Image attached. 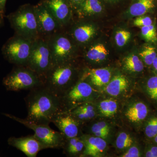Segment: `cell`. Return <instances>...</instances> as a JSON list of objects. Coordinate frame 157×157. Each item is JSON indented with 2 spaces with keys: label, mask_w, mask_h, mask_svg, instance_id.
<instances>
[{
  "label": "cell",
  "mask_w": 157,
  "mask_h": 157,
  "mask_svg": "<svg viewBox=\"0 0 157 157\" xmlns=\"http://www.w3.org/2000/svg\"><path fill=\"white\" fill-rule=\"evenodd\" d=\"M3 85L11 91H20L33 89L43 85L42 79L25 66H16L3 78Z\"/></svg>",
  "instance_id": "5b68a950"
},
{
  "label": "cell",
  "mask_w": 157,
  "mask_h": 157,
  "mask_svg": "<svg viewBox=\"0 0 157 157\" xmlns=\"http://www.w3.org/2000/svg\"><path fill=\"white\" fill-rule=\"evenodd\" d=\"M83 1V0H68L71 6H76L77 8Z\"/></svg>",
  "instance_id": "d590c367"
},
{
  "label": "cell",
  "mask_w": 157,
  "mask_h": 157,
  "mask_svg": "<svg viewBox=\"0 0 157 157\" xmlns=\"http://www.w3.org/2000/svg\"><path fill=\"white\" fill-rule=\"evenodd\" d=\"M93 93V88L87 82L83 79L77 82L59 97L63 111L69 112L88 102Z\"/></svg>",
  "instance_id": "ba28073f"
},
{
  "label": "cell",
  "mask_w": 157,
  "mask_h": 157,
  "mask_svg": "<svg viewBox=\"0 0 157 157\" xmlns=\"http://www.w3.org/2000/svg\"><path fill=\"white\" fill-rule=\"evenodd\" d=\"M152 66L153 67L155 70L157 72V56L156 58L155 59Z\"/></svg>",
  "instance_id": "f35d334b"
},
{
  "label": "cell",
  "mask_w": 157,
  "mask_h": 157,
  "mask_svg": "<svg viewBox=\"0 0 157 157\" xmlns=\"http://www.w3.org/2000/svg\"><path fill=\"white\" fill-rule=\"evenodd\" d=\"M52 65V57L47 39L42 37L35 39L25 67L36 73L43 83L45 75Z\"/></svg>",
  "instance_id": "8992f818"
},
{
  "label": "cell",
  "mask_w": 157,
  "mask_h": 157,
  "mask_svg": "<svg viewBox=\"0 0 157 157\" xmlns=\"http://www.w3.org/2000/svg\"><path fill=\"white\" fill-rule=\"evenodd\" d=\"M61 27L66 25L71 16V4L68 0H45L43 2Z\"/></svg>",
  "instance_id": "4fadbf2b"
},
{
  "label": "cell",
  "mask_w": 157,
  "mask_h": 157,
  "mask_svg": "<svg viewBox=\"0 0 157 157\" xmlns=\"http://www.w3.org/2000/svg\"><path fill=\"white\" fill-rule=\"evenodd\" d=\"M85 144L83 156L99 157L104 152L107 143L103 138L96 136L83 135L80 136Z\"/></svg>",
  "instance_id": "5bb4252c"
},
{
  "label": "cell",
  "mask_w": 157,
  "mask_h": 157,
  "mask_svg": "<svg viewBox=\"0 0 157 157\" xmlns=\"http://www.w3.org/2000/svg\"><path fill=\"white\" fill-rule=\"evenodd\" d=\"M46 39L50 47L52 65L70 61L74 46L67 36L59 31Z\"/></svg>",
  "instance_id": "9c48e42d"
},
{
  "label": "cell",
  "mask_w": 157,
  "mask_h": 157,
  "mask_svg": "<svg viewBox=\"0 0 157 157\" xmlns=\"http://www.w3.org/2000/svg\"><path fill=\"white\" fill-rule=\"evenodd\" d=\"M100 111L104 116L109 117L116 113L117 109V103L112 100H104L101 101L99 105Z\"/></svg>",
  "instance_id": "d4e9b609"
},
{
  "label": "cell",
  "mask_w": 157,
  "mask_h": 157,
  "mask_svg": "<svg viewBox=\"0 0 157 157\" xmlns=\"http://www.w3.org/2000/svg\"><path fill=\"white\" fill-rule=\"evenodd\" d=\"M90 130L92 133L96 137H101L104 139L107 138L109 132V131H105L103 129L99 128L94 124L92 126Z\"/></svg>",
  "instance_id": "d6a6232c"
},
{
  "label": "cell",
  "mask_w": 157,
  "mask_h": 157,
  "mask_svg": "<svg viewBox=\"0 0 157 157\" xmlns=\"http://www.w3.org/2000/svg\"><path fill=\"white\" fill-rule=\"evenodd\" d=\"M75 70L70 61L52 65L43 80L44 86L59 97L71 86Z\"/></svg>",
  "instance_id": "3957f363"
},
{
  "label": "cell",
  "mask_w": 157,
  "mask_h": 157,
  "mask_svg": "<svg viewBox=\"0 0 157 157\" xmlns=\"http://www.w3.org/2000/svg\"><path fill=\"white\" fill-rule=\"evenodd\" d=\"M35 40L15 34L3 45L2 52L4 58L15 66H25Z\"/></svg>",
  "instance_id": "277c9868"
},
{
  "label": "cell",
  "mask_w": 157,
  "mask_h": 157,
  "mask_svg": "<svg viewBox=\"0 0 157 157\" xmlns=\"http://www.w3.org/2000/svg\"><path fill=\"white\" fill-rule=\"evenodd\" d=\"M131 36V33L128 31L124 30L118 31L115 36L117 45L119 47H122L126 44Z\"/></svg>",
  "instance_id": "4dcf8cb0"
},
{
  "label": "cell",
  "mask_w": 157,
  "mask_h": 157,
  "mask_svg": "<svg viewBox=\"0 0 157 157\" xmlns=\"http://www.w3.org/2000/svg\"><path fill=\"white\" fill-rule=\"evenodd\" d=\"M141 35L147 42H157V35L155 26L154 25L141 27Z\"/></svg>",
  "instance_id": "f1b7e54d"
},
{
  "label": "cell",
  "mask_w": 157,
  "mask_h": 157,
  "mask_svg": "<svg viewBox=\"0 0 157 157\" xmlns=\"http://www.w3.org/2000/svg\"><path fill=\"white\" fill-rule=\"evenodd\" d=\"M148 114L147 106L143 102H138L129 107L125 115L132 122L140 123L146 118Z\"/></svg>",
  "instance_id": "e0dca14e"
},
{
  "label": "cell",
  "mask_w": 157,
  "mask_h": 157,
  "mask_svg": "<svg viewBox=\"0 0 157 157\" xmlns=\"http://www.w3.org/2000/svg\"><path fill=\"white\" fill-rule=\"evenodd\" d=\"M147 94L152 101L157 104V76H152L147 79L145 84Z\"/></svg>",
  "instance_id": "4316f807"
},
{
  "label": "cell",
  "mask_w": 157,
  "mask_h": 157,
  "mask_svg": "<svg viewBox=\"0 0 157 157\" xmlns=\"http://www.w3.org/2000/svg\"><path fill=\"white\" fill-rule=\"evenodd\" d=\"M111 75V72L108 69H93L86 71L82 78H88L94 85L102 86L109 82Z\"/></svg>",
  "instance_id": "9a60e30c"
},
{
  "label": "cell",
  "mask_w": 157,
  "mask_h": 157,
  "mask_svg": "<svg viewBox=\"0 0 157 157\" xmlns=\"http://www.w3.org/2000/svg\"><path fill=\"white\" fill-rule=\"evenodd\" d=\"M103 7L100 0H83L78 8V12L81 16H86L100 13Z\"/></svg>",
  "instance_id": "ffe728a7"
},
{
  "label": "cell",
  "mask_w": 157,
  "mask_h": 157,
  "mask_svg": "<svg viewBox=\"0 0 157 157\" xmlns=\"http://www.w3.org/2000/svg\"><path fill=\"white\" fill-rule=\"evenodd\" d=\"M124 65L126 69L131 72L140 73L144 69L142 61L135 55H131L124 59Z\"/></svg>",
  "instance_id": "cb8c5ba5"
},
{
  "label": "cell",
  "mask_w": 157,
  "mask_h": 157,
  "mask_svg": "<svg viewBox=\"0 0 157 157\" xmlns=\"http://www.w3.org/2000/svg\"><path fill=\"white\" fill-rule=\"evenodd\" d=\"M149 145L147 147L145 152L144 156L146 157H157V144Z\"/></svg>",
  "instance_id": "e575fe53"
},
{
  "label": "cell",
  "mask_w": 157,
  "mask_h": 157,
  "mask_svg": "<svg viewBox=\"0 0 157 157\" xmlns=\"http://www.w3.org/2000/svg\"><path fill=\"white\" fill-rule=\"evenodd\" d=\"M40 37L47 39L62 29L45 3L34 6Z\"/></svg>",
  "instance_id": "30bf717a"
},
{
  "label": "cell",
  "mask_w": 157,
  "mask_h": 157,
  "mask_svg": "<svg viewBox=\"0 0 157 157\" xmlns=\"http://www.w3.org/2000/svg\"><path fill=\"white\" fill-rule=\"evenodd\" d=\"M4 12L0 10V28L3 25L4 22Z\"/></svg>",
  "instance_id": "74e56055"
},
{
  "label": "cell",
  "mask_w": 157,
  "mask_h": 157,
  "mask_svg": "<svg viewBox=\"0 0 157 157\" xmlns=\"http://www.w3.org/2000/svg\"><path fill=\"white\" fill-rule=\"evenodd\" d=\"M3 114L33 130L35 137L47 148H63L66 137L60 132H56L51 128L49 125L34 123L25 118H20L9 113H3Z\"/></svg>",
  "instance_id": "52a82bcc"
},
{
  "label": "cell",
  "mask_w": 157,
  "mask_h": 157,
  "mask_svg": "<svg viewBox=\"0 0 157 157\" xmlns=\"http://www.w3.org/2000/svg\"><path fill=\"white\" fill-rule=\"evenodd\" d=\"M96 33L95 28L89 24L76 26L72 33V37L76 42L85 44L89 42Z\"/></svg>",
  "instance_id": "2e32d148"
},
{
  "label": "cell",
  "mask_w": 157,
  "mask_h": 157,
  "mask_svg": "<svg viewBox=\"0 0 157 157\" xmlns=\"http://www.w3.org/2000/svg\"><path fill=\"white\" fill-rule=\"evenodd\" d=\"M69 112L80 123L90 120L96 115L94 106L89 102L79 105Z\"/></svg>",
  "instance_id": "d6986e66"
},
{
  "label": "cell",
  "mask_w": 157,
  "mask_h": 157,
  "mask_svg": "<svg viewBox=\"0 0 157 157\" xmlns=\"http://www.w3.org/2000/svg\"><path fill=\"white\" fill-rule=\"evenodd\" d=\"M144 133L147 138L151 139L157 135V116L152 117L147 121Z\"/></svg>",
  "instance_id": "83f0119b"
},
{
  "label": "cell",
  "mask_w": 157,
  "mask_h": 157,
  "mask_svg": "<svg viewBox=\"0 0 157 157\" xmlns=\"http://www.w3.org/2000/svg\"><path fill=\"white\" fill-rule=\"evenodd\" d=\"M152 140L153 141L154 143L157 144V135L152 138Z\"/></svg>",
  "instance_id": "ab89813d"
},
{
  "label": "cell",
  "mask_w": 157,
  "mask_h": 157,
  "mask_svg": "<svg viewBox=\"0 0 157 157\" xmlns=\"http://www.w3.org/2000/svg\"><path fill=\"white\" fill-rule=\"evenodd\" d=\"M108 54L105 46L103 44H99L90 47L86 52L85 56L89 60L98 62L106 59Z\"/></svg>",
  "instance_id": "603a6c76"
},
{
  "label": "cell",
  "mask_w": 157,
  "mask_h": 157,
  "mask_svg": "<svg viewBox=\"0 0 157 157\" xmlns=\"http://www.w3.org/2000/svg\"><path fill=\"white\" fill-rule=\"evenodd\" d=\"M133 141L130 135L125 132H121L117 138L116 146L119 149H124L132 145Z\"/></svg>",
  "instance_id": "f546056e"
},
{
  "label": "cell",
  "mask_w": 157,
  "mask_h": 157,
  "mask_svg": "<svg viewBox=\"0 0 157 157\" xmlns=\"http://www.w3.org/2000/svg\"><path fill=\"white\" fill-rule=\"evenodd\" d=\"M8 143L10 146L22 151L28 157H36L40 151L47 149L34 135L10 137L8 139Z\"/></svg>",
  "instance_id": "8fae6325"
},
{
  "label": "cell",
  "mask_w": 157,
  "mask_h": 157,
  "mask_svg": "<svg viewBox=\"0 0 157 157\" xmlns=\"http://www.w3.org/2000/svg\"><path fill=\"white\" fill-rule=\"evenodd\" d=\"M141 156L140 150L136 146L130 147L126 152L123 155V157H139Z\"/></svg>",
  "instance_id": "836d02e7"
},
{
  "label": "cell",
  "mask_w": 157,
  "mask_h": 157,
  "mask_svg": "<svg viewBox=\"0 0 157 157\" xmlns=\"http://www.w3.org/2000/svg\"><path fill=\"white\" fill-rule=\"evenodd\" d=\"M65 152L70 155L83 154L85 144L81 137L66 138L63 148Z\"/></svg>",
  "instance_id": "44dd1931"
},
{
  "label": "cell",
  "mask_w": 157,
  "mask_h": 157,
  "mask_svg": "<svg viewBox=\"0 0 157 157\" xmlns=\"http://www.w3.org/2000/svg\"><path fill=\"white\" fill-rule=\"evenodd\" d=\"M155 7L154 0H136L130 7L129 13L133 16H142Z\"/></svg>",
  "instance_id": "7402d4cb"
},
{
  "label": "cell",
  "mask_w": 157,
  "mask_h": 157,
  "mask_svg": "<svg viewBox=\"0 0 157 157\" xmlns=\"http://www.w3.org/2000/svg\"><path fill=\"white\" fill-rule=\"evenodd\" d=\"M54 124L66 138L78 137L80 123L73 117L69 112L59 113L52 120Z\"/></svg>",
  "instance_id": "7c38bea8"
},
{
  "label": "cell",
  "mask_w": 157,
  "mask_h": 157,
  "mask_svg": "<svg viewBox=\"0 0 157 157\" xmlns=\"http://www.w3.org/2000/svg\"><path fill=\"white\" fill-rule=\"evenodd\" d=\"M27 116L26 119L39 124H48L63 111L59 97L44 85L30 90L25 98Z\"/></svg>",
  "instance_id": "6da1fadb"
},
{
  "label": "cell",
  "mask_w": 157,
  "mask_h": 157,
  "mask_svg": "<svg viewBox=\"0 0 157 157\" xmlns=\"http://www.w3.org/2000/svg\"><path fill=\"white\" fill-rule=\"evenodd\" d=\"M152 24V21L151 17L148 16H138L134 20V25L136 26L142 27L147 26Z\"/></svg>",
  "instance_id": "1f68e13d"
},
{
  "label": "cell",
  "mask_w": 157,
  "mask_h": 157,
  "mask_svg": "<svg viewBox=\"0 0 157 157\" xmlns=\"http://www.w3.org/2000/svg\"><path fill=\"white\" fill-rule=\"evenodd\" d=\"M128 81L123 75L116 76L106 85L105 91L109 95L116 97L128 88Z\"/></svg>",
  "instance_id": "ac0fdd59"
},
{
  "label": "cell",
  "mask_w": 157,
  "mask_h": 157,
  "mask_svg": "<svg viewBox=\"0 0 157 157\" xmlns=\"http://www.w3.org/2000/svg\"><path fill=\"white\" fill-rule=\"evenodd\" d=\"M7 17L15 34L33 39L40 37L34 6H23Z\"/></svg>",
  "instance_id": "7a4b0ae2"
},
{
  "label": "cell",
  "mask_w": 157,
  "mask_h": 157,
  "mask_svg": "<svg viewBox=\"0 0 157 157\" xmlns=\"http://www.w3.org/2000/svg\"><path fill=\"white\" fill-rule=\"evenodd\" d=\"M6 0H0V10L5 12V6H6Z\"/></svg>",
  "instance_id": "8d00e7d4"
},
{
  "label": "cell",
  "mask_w": 157,
  "mask_h": 157,
  "mask_svg": "<svg viewBox=\"0 0 157 157\" xmlns=\"http://www.w3.org/2000/svg\"><path fill=\"white\" fill-rule=\"evenodd\" d=\"M139 55L145 64L151 66L157 56V54L154 47L147 45L144 47L143 50L139 53Z\"/></svg>",
  "instance_id": "484cf974"
}]
</instances>
